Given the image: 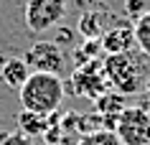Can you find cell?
Segmentation results:
<instances>
[{"instance_id":"9","label":"cell","mask_w":150,"mask_h":145,"mask_svg":"<svg viewBox=\"0 0 150 145\" xmlns=\"http://www.w3.org/2000/svg\"><path fill=\"white\" fill-rule=\"evenodd\" d=\"M125 107H127V97L120 94V92H112V89L94 99V112L102 115V117H120Z\"/></svg>"},{"instance_id":"8","label":"cell","mask_w":150,"mask_h":145,"mask_svg":"<svg viewBox=\"0 0 150 145\" xmlns=\"http://www.w3.org/2000/svg\"><path fill=\"white\" fill-rule=\"evenodd\" d=\"M28 76H31V66L25 64V59H8L0 66V79L10 89H21Z\"/></svg>"},{"instance_id":"7","label":"cell","mask_w":150,"mask_h":145,"mask_svg":"<svg viewBox=\"0 0 150 145\" xmlns=\"http://www.w3.org/2000/svg\"><path fill=\"white\" fill-rule=\"evenodd\" d=\"M102 51L110 56V54H130L135 48V31L130 25H115L110 31L102 33Z\"/></svg>"},{"instance_id":"10","label":"cell","mask_w":150,"mask_h":145,"mask_svg":"<svg viewBox=\"0 0 150 145\" xmlns=\"http://www.w3.org/2000/svg\"><path fill=\"white\" fill-rule=\"evenodd\" d=\"M46 127H48V115L28 112V110H23V112L18 115V130L28 137H38V135L43 137Z\"/></svg>"},{"instance_id":"1","label":"cell","mask_w":150,"mask_h":145,"mask_svg":"<svg viewBox=\"0 0 150 145\" xmlns=\"http://www.w3.org/2000/svg\"><path fill=\"white\" fill-rule=\"evenodd\" d=\"M64 81L56 74L46 71H31V76L25 79V84L18 89V99L23 110L38 115H51L59 112V107L64 102Z\"/></svg>"},{"instance_id":"6","label":"cell","mask_w":150,"mask_h":145,"mask_svg":"<svg viewBox=\"0 0 150 145\" xmlns=\"http://www.w3.org/2000/svg\"><path fill=\"white\" fill-rule=\"evenodd\" d=\"M25 64L33 71H46L56 74V76L66 74V56H64L61 46H56L54 41H36L25 54Z\"/></svg>"},{"instance_id":"4","label":"cell","mask_w":150,"mask_h":145,"mask_svg":"<svg viewBox=\"0 0 150 145\" xmlns=\"http://www.w3.org/2000/svg\"><path fill=\"white\" fill-rule=\"evenodd\" d=\"M122 145H150V110L148 107H125L115 125Z\"/></svg>"},{"instance_id":"5","label":"cell","mask_w":150,"mask_h":145,"mask_svg":"<svg viewBox=\"0 0 150 145\" xmlns=\"http://www.w3.org/2000/svg\"><path fill=\"white\" fill-rule=\"evenodd\" d=\"M66 0H25V25L31 33H43L61 23Z\"/></svg>"},{"instance_id":"12","label":"cell","mask_w":150,"mask_h":145,"mask_svg":"<svg viewBox=\"0 0 150 145\" xmlns=\"http://www.w3.org/2000/svg\"><path fill=\"white\" fill-rule=\"evenodd\" d=\"M135 43L140 46L142 54L150 56V13H142L137 21H135Z\"/></svg>"},{"instance_id":"15","label":"cell","mask_w":150,"mask_h":145,"mask_svg":"<svg viewBox=\"0 0 150 145\" xmlns=\"http://www.w3.org/2000/svg\"><path fill=\"white\" fill-rule=\"evenodd\" d=\"M71 41H74V31H71V28H66V25H59V28H56L54 43H56V46H69Z\"/></svg>"},{"instance_id":"17","label":"cell","mask_w":150,"mask_h":145,"mask_svg":"<svg viewBox=\"0 0 150 145\" xmlns=\"http://www.w3.org/2000/svg\"><path fill=\"white\" fill-rule=\"evenodd\" d=\"M148 94H150V79H148Z\"/></svg>"},{"instance_id":"11","label":"cell","mask_w":150,"mask_h":145,"mask_svg":"<svg viewBox=\"0 0 150 145\" xmlns=\"http://www.w3.org/2000/svg\"><path fill=\"white\" fill-rule=\"evenodd\" d=\"M102 21H104V16L99 10H87L79 18V33L84 38H102V33H104Z\"/></svg>"},{"instance_id":"3","label":"cell","mask_w":150,"mask_h":145,"mask_svg":"<svg viewBox=\"0 0 150 145\" xmlns=\"http://www.w3.org/2000/svg\"><path fill=\"white\" fill-rule=\"evenodd\" d=\"M102 64H104V74H107L112 92H120V94L127 97L140 89L142 69H140V61L132 54H110Z\"/></svg>"},{"instance_id":"14","label":"cell","mask_w":150,"mask_h":145,"mask_svg":"<svg viewBox=\"0 0 150 145\" xmlns=\"http://www.w3.org/2000/svg\"><path fill=\"white\" fill-rule=\"evenodd\" d=\"M0 145H36V143H33V137H28L21 130H16V132H8V135L0 137Z\"/></svg>"},{"instance_id":"13","label":"cell","mask_w":150,"mask_h":145,"mask_svg":"<svg viewBox=\"0 0 150 145\" xmlns=\"http://www.w3.org/2000/svg\"><path fill=\"white\" fill-rule=\"evenodd\" d=\"M76 145H122L115 130H97L89 135H81Z\"/></svg>"},{"instance_id":"16","label":"cell","mask_w":150,"mask_h":145,"mask_svg":"<svg viewBox=\"0 0 150 145\" xmlns=\"http://www.w3.org/2000/svg\"><path fill=\"white\" fill-rule=\"evenodd\" d=\"M125 10H127V16L140 18L142 10H145V0H127V3H125Z\"/></svg>"},{"instance_id":"2","label":"cell","mask_w":150,"mask_h":145,"mask_svg":"<svg viewBox=\"0 0 150 145\" xmlns=\"http://www.w3.org/2000/svg\"><path fill=\"white\" fill-rule=\"evenodd\" d=\"M110 81H107V74H104V64L99 59H92L87 64L76 66L71 71V79L64 84V94L74 92L76 97H89V99H97L110 92Z\"/></svg>"}]
</instances>
